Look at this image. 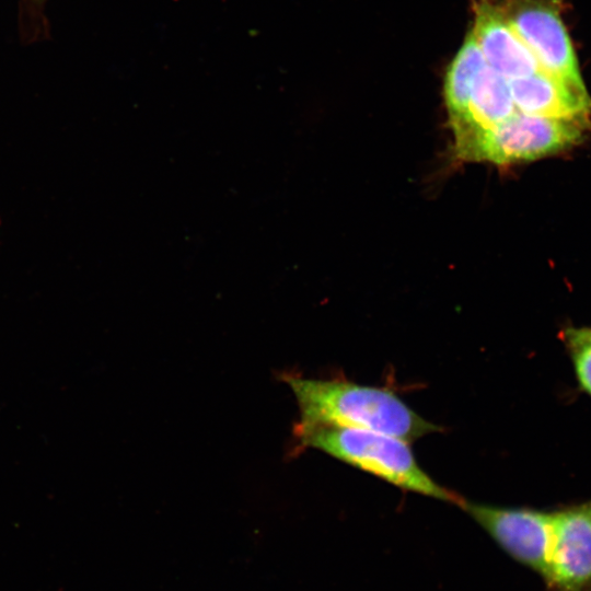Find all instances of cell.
Instances as JSON below:
<instances>
[{
	"instance_id": "1",
	"label": "cell",
	"mask_w": 591,
	"mask_h": 591,
	"mask_svg": "<svg viewBox=\"0 0 591 591\" xmlns=\"http://www.w3.org/2000/svg\"><path fill=\"white\" fill-rule=\"evenodd\" d=\"M300 417L297 425H335L364 429L412 442L439 427L414 412L394 392L340 379L287 373Z\"/></svg>"
},
{
	"instance_id": "2",
	"label": "cell",
	"mask_w": 591,
	"mask_h": 591,
	"mask_svg": "<svg viewBox=\"0 0 591 591\" xmlns=\"http://www.w3.org/2000/svg\"><path fill=\"white\" fill-rule=\"evenodd\" d=\"M298 448L320 450L404 490L462 505L463 498L436 483L418 464L409 442L382 432L335 425H297Z\"/></svg>"
},
{
	"instance_id": "3",
	"label": "cell",
	"mask_w": 591,
	"mask_h": 591,
	"mask_svg": "<svg viewBox=\"0 0 591 591\" xmlns=\"http://www.w3.org/2000/svg\"><path fill=\"white\" fill-rule=\"evenodd\" d=\"M586 123L515 112L493 128L454 136L453 149L463 161L499 165L533 161L577 146L583 139Z\"/></svg>"
},
{
	"instance_id": "4",
	"label": "cell",
	"mask_w": 591,
	"mask_h": 591,
	"mask_svg": "<svg viewBox=\"0 0 591 591\" xmlns=\"http://www.w3.org/2000/svg\"><path fill=\"white\" fill-rule=\"evenodd\" d=\"M500 9L542 71L582 83L559 9L552 0H505Z\"/></svg>"
},
{
	"instance_id": "5",
	"label": "cell",
	"mask_w": 591,
	"mask_h": 591,
	"mask_svg": "<svg viewBox=\"0 0 591 591\" xmlns=\"http://www.w3.org/2000/svg\"><path fill=\"white\" fill-rule=\"evenodd\" d=\"M460 507L514 560L544 577L551 546L553 510L497 507L465 500Z\"/></svg>"
},
{
	"instance_id": "6",
	"label": "cell",
	"mask_w": 591,
	"mask_h": 591,
	"mask_svg": "<svg viewBox=\"0 0 591 591\" xmlns=\"http://www.w3.org/2000/svg\"><path fill=\"white\" fill-rule=\"evenodd\" d=\"M548 591H591V498L553 510Z\"/></svg>"
},
{
	"instance_id": "7",
	"label": "cell",
	"mask_w": 591,
	"mask_h": 591,
	"mask_svg": "<svg viewBox=\"0 0 591 591\" xmlns=\"http://www.w3.org/2000/svg\"><path fill=\"white\" fill-rule=\"evenodd\" d=\"M474 36L487 66L511 81L541 70L536 59L507 21L500 5L489 0L475 4Z\"/></svg>"
},
{
	"instance_id": "8",
	"label": "cell",
	"mask_w": 591,
	"mask_h": 591,
	"mask_svg": "<svg viewBox=\"0 0 591 591\" xmlns=\"http://www.w3.org/2000/svg\"><path fill=\"white\" fill-rule=\"evenodd\" d=\"M509 83L517 112L586 120L591 114V99L583 83L567 82L542 70Z\"/></svg>"
},
{
	"instance_id": "9",
	"label": "cell",
	"mask_w": 591,
	"mask_h": 591,
	"mask_svg": "<svg viewBox=\"0 0 591 591\" xmlns=\"http://www.w3.org/2000/svg\"><path fill=\"white\" fill-rule=\"evenodd\" d=\"M510 83L489 66L478 73L465 112L450 119L454 136L485 130L500 124L515 113Z\"/></svg>"
},
{
	"instance_id": "10",
	"label": "cell",
	"mask_w": 591,
	"mask_h": 591,
	"mask_svg": "<svg viewBox=\"0 0 591 591\" xmlns=\"http://www.w3.org/2000/svg\"><path fill=\"white\" fill-rule=\"evenodd\" d=\"M485 65L484 56L470 33L449 65L444 78L443 92L450 119L465 112L474 82Z\"/></svg>"
},
{
	"instance_id": "11",
	"label": "cell",
	"mask_w": 591,
	"mask_h": 591,
	"mask_svg": "<svg viewBox=\"0 0 591 591\" xmlns=\"http://www.w3.org/2000/svg\"><path fill=\"white\" fill-rule=\"evenodd\" d=\"M561 336L569 352L578 385L591 397V339L582 333L581 328L575 327L567 328Z\"/></svg>"
},
{
	"instance_id": "12",
	"label": "cell",
	"mask_w": 591,
	"mask_h": 591,
	"mask_svg": "<svg viewBox=\"0 0 591 591\" xmlns=\"http://www.w3.org/2000/svg\"><path fill=\"white\" fill-rule=\"evenodd\" d=\"M582 333L591 339V327H580Z\"/></svg>"
},
{
	"instance_id": "13",
	"label": "cell",
	"mask_w": 591,
	"mask_h": 591,
	"mask_svg": "<svg viewBox=\"0 0 591 591\" xmlns=\"http://www.w3.org/2000/svg\"><path fill=\"white\" fill-rule=\"evenodd\" d=\"M33 3L42 5L46 0H31Z\"/></svg>"
}]
</instances>
